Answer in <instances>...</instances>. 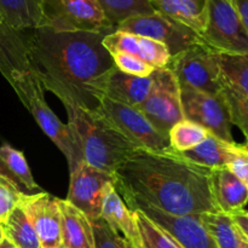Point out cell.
<instances>
[{"instance_id":"obj_1","label":"cell","mask_w":248,"mask_h":248,"mask_svg":"<svg viewBox=\"0 0 248 248\" xmlns=\"http://www.w3.org/2000/svg\"><path fill=\"white\" fill-rule=\"evenodd\" d=\"M107 33L56 31L39 27L26 36L29 62L44 90L62 101L97 109L99 81L114 65L103 45Z\"/></svg>"},{"instance_id":"obj_2","label":"cell","mask_w":248,"mask_h":248,"mask_svg":"<svg viewBox=\"0 0 248 248\" xmlns=\"http://www.w3.org/2000/svg\"><path fill=\"white\" fill-rule=\"evenodd\" d=\"M211 171L170 148L160 153L140 149L114 173V186L131 211L145 205L172 216L217 213Z\"/></svg>"},{"instance_id":"obj_3","label":"cell","mask_w":248,"mask_h":248,"mask_svg":"<svg viewBox=\"0 0 248 248\" xmlns=\"http://www.w3.org/2000/svg\"><path fill=\"white\" fill-rule=\"evenodd\" d=\"M68 125L74 132L86 164L114 174L119 167L140 150L111 125L97 109L64 103Z\"/></svg>"},{"instance_id":"obj_4","label":"cell","mask_w":248,"mask_h":248,"mask_svg":"<svg viewBox=\"0 0 248 248\" xmlns=\"http://www.w3.org/2000/svg\"><path fill=\"white\" fill-rule=\"evenodd\" d=\"M15 93L33 115L41 130L62 152L68 161L69 171L85 161L74 132L68 124L62 123L47 106L44 96V87L33 70L22 74L11 84Z\"/></svg>"},{"instance_id":"obj_5","label":"cell","mask_w":248,"mask_h":248,"mask_svg":"<svg viewBox=\"0 0 248 248\" xmlns=\"http://www.w3.org/2000/svg\"><path fill=\"white\" fill-rule=\"evenodd\" d=\"M40 27L56 31H115L98 0H41Z\"/></svg>"},{"instance_id":"obj_6","label":"cell","mask_w":248,"mask_h":248,"mask_svg":"<svg viewBox=\"0 0 248 248\" xmlns=\"http://www.w3.org/2000/svg\"><path fill=\"white\" fill-rule=\"evenodd\" d=\"M203 44L219 53L247 55L248 34L234 0H208Z\"/></svg>"},{"instance_id":"obj_7","label":"cell","mask_w":248,"mask_h":248,"mask_svg":"<svg viewBox=\"0 0 248 248\" xmlns=\"http://www.w3.org/2000/svg\"><path fill=\"white\" fill-rule=\"evenodd\" d=\"M167 68L176 75L179 86H189L210 94L222 92L219 52L205 44L191 46L172 57Z\"/></svg>"},{"instance_id":"obj_8","label":"cell","mask_w":248,"mask_h":248,"mask_svg":"<svg viewBox=\"0 0 248 248\" xmlns=\"http://www.w3.org/2000/svg\"><path fill=\"white\" fill-rule=\"evenodd\" d=\"M161 135L169 138V132L177 123L183 120L181 87L178 80L169 68L155 69L149 96L136 107Z\"/></svg>"},{"instance_id":"obj_9","label":"cell","mask_w":248,"mask_h":248,"mask_svg":"<svg viewBox=\"0 0 248 248\" xmlns=\"http://www.w3.org/2000/svg\"><path fill=\"white\" fill-rule=\"evenodd\" d=\"M97 110L140 149L160 153L170 148L169 138L161 135L136 107L101 97Z\"/></svg>"},{"instance_id":"obj_10","label":"cell","mask_w":248,"mask_h":248,"mask_svg":"<svg viewBox=\"0 0 248 248\" xmlns=\"http://www.w3.org/2000/svg\"><path fill=\"white\" fill-rule=\"evenodd\" d=\"M116 31L138 34L164 44L171 58L191 46L203 44L200 34L159 12L132 17L121 23Z\"/></svg>"},{"instance_id":"obj_11","label":"cell","mask_w":248,"mask_h":248,"mask_svg":"<svg viewBox=\"0 0 248 248\" xmlns=\"http://www.w3.org/2000/svg\"><path fill=\"white\" fill-rule=\"evenodd\" d=\"M179 87L183 118L199 124L219 140L235 143L229 111L222 93L210 94L189 86Z\"/></svg>"},{"instance_id":"obj_12","label":"cell","mask_w":248,"mask_h":248,"mask_svg":"<svg viewBox=\"0 0 248 248\" xmlns=\"http://www.w3.org/2000/svg\"><path fill=\"white\" fill-rule=\"evenodd\" d=\"M69 173V190L65 200L84 212L91 222L99 219L107 190L115 182L114 174L90 166L85 161Z\"/></svg>"},{"instance_id":"obj_13","label":"cell","mask_w":248,"mask_h":248,"mask_svg":"<svg viewBox=\"0 0 248 248\" xmlns=\"http://www.w3.org/2000/svg\"><path fill=\"white\" fill-rule=\"evenodd\" d=\"M19 205L31 220L41 248H64L58 198L41 190L24 194Z\"/></svg>"},{"instance_id":"obj_14","label":"cell","mask_w":248,"mask_h":248,"mask_svg":"<svg viewBox=\"0 0 248 248\" xmlns=\"http://www.w3.org/2000/svg\"><path fill=\"white\" fill-rule=\"evenodd\" d=\"M136 210L144 213L171 235L182 248H218L212 235L201 223L199 215L172 216L145 205L138 206Z\"/></svg>"},{"instance_id":"obj_15","label":"cell","mask_w":248,"mask_h":248,"mask_svg":"<svg viewBox=\"0 0 248 248\" xmlns=\"http://www.w3.org/2000/svg\"><path fill=\"white\" fill-rule=\"evenodd\" d=\"M103 45L110 55L115 52L128 53L144 61L154 69L167 68L171 61V55L164 44L138 34L115 31L106 35Z\"/></svg>"},{"instance_id":"obj_16","label":"cell","mask_w":248,"mask_h":248,"mask_svg":"<svg viewBox=\"0 0 248 248\" xmlns=\"http://www.w3.org/2000/svg\"><path fill=\"white\" fill-rule=\"evenodd\" d=\"M152 87L153 74L147 78L133 77L114 67L102 77L98 89L101 97L131 107H138L149 96Z\"/></svg>"},{"instance_id":"obj_17","label":"cell","mask_w":248,"mask_h":248,"mask_svg":"<svg viewBox=\"0 0 248 248\" xmlns=\"http://www.w3.org/2000/svg\"><path fill=\"white\" fill-rule=\"evenodd\" d=\"M29 70L31 68L26 36L0 18V73L11 85Z\"/></svg>"},{"instance_id":"obj_18","label":"cell","mask_w":248,"mask_h":248,"mask_svg":"<svg viewBox=\"0 0 248 248\" xmlns=\"http://www.w3.org/2000/svg\"><path fill=\"white\" fill-rule=\"evenodd\" d=\"M101 219H103L114 232L120 235L131 247L142 248L135 213L128 208L114 186H109L104 196Z\"/></svg>"},{"instance_id":"obj_19","label":"cell","mask_w":248,"mask_h":248,"mask_svg":"<svg viewBox=\"0 0 248 248\" xmlns=\"http://www.w3.org/2000/svg\"><path fill=\"white\" fill-rule=\"evenodd\" d=\"M211 190L219 212L225 215L244 211L248 202V188L228 169L211 171Z\"/></svg>"},{"instance_id":"obj_20","label":"cell","mask_w":248,"mask_h":248,"mask_svg":"<svg viewBox=\"0 0 248 248\" xmlns=\"http://www.w3.org/2000/svg\"><path fill=\"white\" fill-rule=\"evenodd\" d=\"M62 216V234L64 248H96L92 223L74 205L58 199Z\"/></svg>"},{"instance_id":"obj_21","label":"cell","mask_w":248,"mask_h":248,"mask_svg":"<svg viewBox=\"0 0 248 248\" xmlns=\"http://www.w3.org/2000/svg\"><path fill=\"white\" fill-rule=\"evenodd\" d=\"M155 12L165 15L196 33L205 29L208 0H149Z\"/></svg>"},{"instance_id":"obj_22","label":"cell","mask_w":248,"mask_h":248,"mask_svg":"<svg viewBox=\"0 0 248 248\" xmlns=\"http://www.w3.org/2000/svg\"><path fill=\"white\" fill-rule=\"evenodd\" d=\"M236 147V143H228L216 136L210 135L202 143L193 149L182 153H176L173 150L172 152L191 164L208 170H217L227 169Z\"/></svg>"},{"instance_id":"obj_23","label":"cell","mask_w":248,"mask_h":248,"mask_svg":"<svg viewBox=\"0 0 248 248\" xmlns=\"http://www.w3.org/2000/svg\"><path fill=\"white\" fill-rule=\"evenodd\" d=\"M0 18L18 31L39 28L41 0H0Z\"/></svg>"},{"instance_id":"obj_24","label":"cell","mask_w":248,"mask_h":248,"mask_svg":"<svg viewBox=\"0 0 248 248\" xmlns=\"http://www.w3.org/2000/svg\"><path fill=\"white\" fill-rule=\"evenodd\" d=\"M1 228L5 239L16 248H41L35 230L21 205L12 211Z\"/></svg>"},{"instance_id":"obj_25","label":"cell","mask_w":248,"mask_h":248,"mask_svg":"<svg viewBox=\"0 0 248 248\" xmlns=\"http://www.w3.org/2000/svg\"><path fill=\"white\" fill-rule=\"evenodd\" d=\"M203 227L212 235L218 248H240L239 232L232 217L225 213H202L199 215Z\"/></svg>"},{"instance_id":"obj_26","label":"cell","mask_w":248,"mask_h":248,"mask_svg":"<svg viewBox=\"0 0 248 248\" xmlns=\"http://www.w3.org/2000/svg\"><path fill=\"white\" fill-rule=\"evenodd\" d=\"M98 2L106 18L115 31L121 23L132 17L155 12L149 0H98Z\"/></svg>"},{"instance_id":"obj_27","label":"cell","mask_w":248,"mask_h":248,"mask_svg":"<svg viewBox=\"0 0 248 248\" xmlns=\"http://www.w3.org/2000/svg\"><path fill=\"white\" fill-rule=\"evenodd\" d=\"M211 133L199 124L183 119L169 132L170 149L176 153L186 152L202 143Z\"/></svg>"},{"instance_id":"obj_28","label":"cell","mask_w":248,"mask_h":248,"mask_svg":"<svg viewBox=\"0 0 248 248\" xmlns=\"http://www.w3.org/2000/svg\"><path fill=\"white\" fill-rule=\"evenodd\" d=\"M219 65L223 80L235 90L248 96V53H219Z\"/></svg>"},{"instance_id":"obj_29","label":"cell","mask_w":248,"mask_h":248,"mask_svg":"<svg viewBox=\"0 0 248 248\" xmlns=\"http://www.w3.org/2000/svg\"><path fill=\"white\" fill-rule=\"evenodd\" d=\"M133 213L137 222L142 248H182L171 235L155 224L144 213L138 210L133 211Z\"/></svg>"},{"instance_id":"obj_30","label":"cell","mask_w":248,"mask_h":248,"mask_svg":"<svg viewBox=\"0 0 248 248\" xmlns=\"http://www.w3.org/2000/svg\"><path fill=\"white\" fill-rule=\"evenodd\" d=\"M0 157L26 190H40V186L34 181L23 153L12 148L10 144H4L0 147Z\"/></svg>"},{"instance_id":"obj_31","label":"cell","mask_w":248,"mask_h":248,"mask_svg":"<svg viewBox=\"0 0 248 248\" xmlns=\"http://www.w3.org/2000/svg\"><path fill=\"white\" fill-rule=\"evenodd\" d=\"M220 93L227 103L230 123L241 130L248 143V96L235 90L224 80Z\"/></svg>"},{"instance_id":"obj_32","label":"cell","mask_w":248,"mask_h":248,"mask_svg":"<svg viewBox=\"0 0 248 248\" xmlns=\"http://www.w3.org/2000/svg\"><path fill=\"white\" fill-rule=\"evenodd\" d=\"M26 191L15 182L0 176V227L6 222L12 211L21 203Z\"/></svg>"},{"instance_id":"obj_33","label":"cell","mask_w":248,"mask_h":248,"mask_svg":"<svg viewBox=\"0 0 248 248\" xmlns=\"http://www.w3.org/2000/svg\"><path fill=\"white\" fill-rule=\"evenodd\" d=\"M111 58H113L114 65L120 72L125 73V74L133 75V77L147 78L150 77L155 72V69L152 65H149L144 61L140 60V58L135 57V56L128 55V53H111Z\"/></svg>"},{"instance_id":"obj_34","label":"cell","mask_w":248,"mask_h":248,"mask_svg":"<svg viewBox=\"0 0 248 248\" xmlns=\"http://www.w3.org/2000/svg\"><path fill=\"white\" fill-rule=\"evenodd\" d=\"M91 223L96 248H132L120 235L114 232L103 219L99 218Z\"/></svg>"},{"instance_id":"obj_35","label":"cell","mask_w":248,"mask_h":248,"mask_svg":"<svg viewBox=\"0 0 248 248\" xmlns=\"http://www.w3.org/2000/svg\"><path fill=\"white\" fill-rule=\"evenodd\" d=\"M236 227L237 232H240L242 237L248 242V212L247 211H240L230 216Z\"/></svg>"},{"instance_id":"obj_36","label":"cell","mask_w":248,"mask_h":248,"mask_svg":"<svg viewBox=\"0 0 248 248\" xmlns=\"http://www.w3.org/2000/svg\"><path fill=\"white\" fill-rule=\"evenodd\" d=\"M234 1L237 12L240 15V18L242 21V24H244L248 34V0H234Z\"/></svg>"},{"instance_id":"obj_37","label":"cell","mask_w":248,"mask_h":248,"mask_svg":"<svg viewBox=\"0 0 248 248\" xmlns=\"http://www.w3.org/2000/svg\"><path fill=\"white\" fill-rule=\"evenodd\" d=\"M0 176H4V177H6V178L11 179L12 182H15V183H16L17 186H19V188H22L24 191H27L26 189H24L23 186H22V184L19 183L18 181H17L16 177H15L14 174H12L11 172H10V170L7 169V166H6V165H5V162L1 160V157H0Z\"/></svg>"},{"instance_id":"obj_38","label":"cell","mask_w":248,"mask_h":248,"mask_svg":"<svg viewBox=\"0 0 248 248\" xmlns=\"http://www.w3.org/2000/svg\"><path fill=\"white\" fill-rule=\"evenodd\" d=\"M0 248H16V247H15L14 245L9 241V240L4 239L1 241V244H0Z\"/></svg>"},{"instance_id":"obj_39","label":"cell","mask_w":248,"mask_h":248,"mask_svg":"<svg viewBox=\"0 0 248 248\" xmlns=\"http://www.w3.org/2000/svg\"><path fill=\"white\" fill-rule=\"evenodd\" d=\"M240 237H241V241H240V248H248V242L241 236V235H240Z\"/></svg>"},{"instance_id":"obj_40","label":"cell","mask_w":248,"mask_h":248,"mask_svg":"<svg viewBox=\"0 0 248 248\" xmlns=\"http://www.w3.org/2000/svg\"><path fill=\"white\" fill-rule=\"evenodd\" d=\"M5 239V236H4V232H2V228L0 227V244H1V241L2 240Z\"/></svg>"},{"instance_id":"obj_41","label":"cell","mask_w":248,"mask_h":248,"mask_svg":"<svg viewBox=\"0 0 248 248\" xmlns=\"http://www.w3.org/2000/svg\"><path fill=\"white\" fill-rule=\"evenodd\" d=\"M244 183H245V184H246V186H247V188H248V178L246 179V181H245V182H244Z\"/></svg>"},{"instance_id":"obj_42","label":"cell","mask_w":248,"mask_h":248,"mask_svg":"<svg viewBox=\"0 0 248 248\" xmlns=\"http://www.w3.org/2000/svg\"><path fill=\"white\" fill-rule=\"evenodd\" d=\"M245 145H246V147H247V149H248V143H246V144H245Z\"/></svg>"}]
</instances>
